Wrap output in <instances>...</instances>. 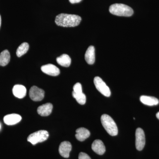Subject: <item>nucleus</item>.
<instances>
[{
  "instance_id": "1",
  "label": "nucleus",
  "mask_w": 159,
  "mask_h": 159,
  "mask_svg": "<svg viewBox=\"0 0 159 159\" xmlns=\"http://www.w3.org/2000/svg\"><path fill=\"white\" fill-rule=\"evenodd\" d=\"M81 21V18L76 15L61 13L55 19L57 25L63 27H74L78 26Z\"/></svg>"
},
{
  "instance_id": "2",
  "label": "nucleus",
  "mask_w": 159,
  "mask_h": 159,
  "mask_svg": "<svg viewBox=\"0 0 159 159\" xmlns=\"http://www.w3.org/2000/svg\"><path fill=\"white\" fill-rule=\"evenodd\" d=\"M109 11L112 14L117 16H130L133 14L134 11L131 7L122 4H115L111 5Z\"/></svg>"
},
{
  "instance_id": "3",
  "label": "nucleus",
  "mask_w": 159,
  "mask_h": 159,
  "mask_svg": "<svg viewBox=\"0 0 159 159\" xmlns=\"http://www.w3.org/2000/svg\"><path fill=\"white\" fill-rule=\"evenodd\" d=\"M101 121L102 126L109 134L112 136L118 134V127L111 117L106 114H104L101 117Z\"/></svg>"
},
{
  "instance_id": "4",
  "label": "nucleus",
  "mask_w": 159,
  "mask_h": 159,
  "mask_svg": "<svg viewBox=\"0 0 159 159\" xmlns=\"http://www.w3.org/2000/svg\"><path fill=\"white\" fill-rule=\"evenodd\" d=\"M48 132L45 130L37 131L31 134L28 137V142H30L33 145H35L37 143L44 142L48 138Z\"/></svg>"
},
{
  "instance_id": "5",
  "label": "nucleus",
  "mask_w": 159,
  "mask_h": 159,
  "mask_svg": "<svg viewBox=\"0 0 159 159\" xmlns=\"http://www.w3.org/2000/svg\"><path fill=\"white\" fill-rule=\"evenodd\" d=\"M94 84L99 92L106 97H110L111 92L109 88L100 77H96L94 79Z\"/></svg>"
},
{
  "instance_id": "6",
  "label": "nucleus",
  "mask_w": 159,
  "mask_h": 159,
  "mask_svg": "<svg viewBox=\"0 0 159 159\" xmlns=\"http://www.w3.org/2000/svg\"><path fill=\"white\" fill-rule=\"evenodd\" d=\"M135 145L137 150L142 151L145 144V134L142 128H138L135 133Z\"/></svg>"
},
{
  "instance_id": "7",
  "label": "nucleus",
  "mask_w": 159,
  "mask_h": 159,
  "mask_svg": "<svg viewBox=\"0 0 159 159\" xmlns=\"http://www.w3.org/2000/svg\"><path fill=\"white\" fill-rule=\"evenodd\" d=\"M45 92L42 89L33 86L29 91V97L34 101H41L44 97Z\"/></svg>"
},
{
  "instance_id": "8",
  "label": "nucleus",
  "mask_w": 159,
  "mask_h": 159,
  "mask_svg": "<svg viewBox=\"0 0 159 159\" xmlns=\"http://www.w3.org/2000/svg\"><path fill=\"white\" fill-rule=\"evenodd\" d=\"M41 70L45 74L52 76H57L60 73L59 69L56 66L51 64L42 66L41 67Z\"/></svg>"
},
{
  "instance_id": "9",
  "label": "nucleus",
  "mask_w": 159,
  "mask_h": 159,
  "mask_svg": "<svg viewBox=\"0 0 159 159\" xmlns=\"http://www.w3.org/2000/svg\"><path fill=\"white\" fill-rule=\"evenodd\" d=\"M72 149V145L70 142L65 141L61 142L59 147L60 154L63 157L67 158L70 156V153Z\"/></svg>"
},
{
  "instance_id": "10",
  "label": "nucleus",
  "mask_w": 159,
  "mask_h": 159,
  "mask_svg": "<svg viewBox=\"0 0 159 159\" xmlns=\"http://www.w3.org/2000/svg\"><path fill=\"white\" fill-rule=\"evenodd\" d=\"M22 117L16 114L6 115L4 118V122L6 125H15L21 120Z\"/></svg>"
},
{
  "instance_id": "11",
  "label": "nucleus",
  "mask_w": 159,
  "mask_h": 159,
  "mask_svg": "<svg viewBox=\"0 0 159 159\" xmlns=\"http://www.w3.org/2000/svg\"><path fill=\"white\" fill-rule=\"evenodd\" d=\"M92 148L94 152L99 155H102L105 152V145L102 141L100 140H96L94 141L92 144Z\"/></svg>"
},
{
  "instance_id": "12",
  "label": "nucleus",
  "mask_w": 159,
  "mask_h": 159,
  "mask_svg": "<svg viewBox=\"0 0 159 159\" xmlns=\"http://www.w3.org/2000/svg\"><path fill=\"white\" fill-rule=\"evenodd\" d=\"M53 105L51 103H47L40 106L37 109L38 113L42 116H48L52 112Z\"/></svg>"
},
{
  "instance_id": "13",
  "label": "nucleus",
  "mask_w": 159,
  "mask_h": 159,
  "mask_svg": "<svg viewBox=\"0 0 159 159\" xmlns=\"http://www.w3.org/2000/svg\"><path fill=\"white\" fill-rule=\"evenodd\" d=\"M12 93L15 97L19 99H22L26 96L27 89L24 86L16 84L12 89Z\"/></svg>"
},
{
  "instance_id": "14",
  "label": "nucleus",
  "mask_w": 159,
  "mask_h": 159,
  "mask_svg": "<svg viewBox=\"0 0 159 159\" xmlns=\"http://www.w3.org/2000/svg\"><path fill=\"white\" fill-rule=\"evenodd\" d=\"M76 134L75 135L76 139L77 140L83 142L89 137L90 132L88 129L83 127H80L77 129L76 131Z\"/></svg>"
},
{
  "instance_id": "15",
  "label": "nucleus",
  "mask_w": 159,
  "mask_h": 159,
  "mask_svg": "<svg viewBox=\"0 0 159 159\" xmlns=\"http://www.w3.org/2000/svg\"><path fill=\"white\" fill-rule=\"evenodd\" d=\"M85 59L88 64H93L95 61V48L93 46H90L86 51Z\"/></svg>"
},
{
  "instance_id": "16",
  "label": "nucleus",
  "mask_w": 159,
  "mask_h": 159,
  "mask_svg": "<svg viewBox=\"0 0 159 159\" xmlns=\"http://www.w3.org/2000/svg\"><path fill=\"white\" fill-rule=\"evenodd\" d=\"M140 101L145 105L150 106L157 105L159 104L158 99L154 97L149 96H142L140 97Z\"/></svg>"
},
{
  "instance_id": "17",
  "label": "nucleus",
  "mask_w": 159,
  "mask_h": 159,
  "mask_svg": "<svg viewBox=\"0 0 159 159\" xmlns=\"http://www.w3.org/2000/svg\"><path fill=\"white\" fill-rule=\"evenodd\" d=\"M56 61L57 63L60 65L66 67L70 66L71 64L70 57L66 54H63L61 55L60 57H57Z\"/></svg>"
},
{
  "instance_id": "18",
  "label": "nucleus",
  "mask_w": 159,
  "mask_h": 159,
  "mask_svg": "<svg viewBox=\"0 0 159 159\" xmlns=\"http://www.w3.org/2000/svg\"><path fill=\"white\" fill-rule=\"evenodd\" d=\"M10 55L9 51L6 50L0 54V66H5L10 61Z\"/></svg>"
},
{
  "instance_id": "19",
  "label": "nucleus",
  "mask_w": 159,
  "mask_h": 159,
  "mask_svg": "<svg viewBox=\"0 0 159 159\" xmlns=\"http://www.w3.org/2000/svg\"><path fill=\"white\" fill-rule=\"evenodd\" d=\"M29 44L27 43H22L18 47L16 51V55L18 57H20L24 54L27 53L29 49Z\"/></svg>"
},
{
  "instance_id": "20",
  "label": "nucleus",
  "mask_w": 159,
  "mask_h": 159,
  "mask_svg": "<svg viewBox=\"0 0 159 159\" xmlns=\"http://www.w3.org/2000/svg\"><path fill=\"white\" fill-rule=\"evenodd\" d=\"M72 95H73V97L76 99L77 102L79 104H81V105H84L85 104L86 100L85 94H84L83 93H76L73 92Z\"/></svg>"
},
{
  "instance_id": "21",
  "label": "nucleus",
  "mask_w": 159,
  "mask_h": 159,
  "mask_svg": "<svg viewBox=\"0 0 159 159\" xmlns=\"http://www.w3.org/2000/svg\"><path fill=\"white\" fill-rule=\"evenodd\" d=\"M73 89H74L73 92L76 93H82V86L80 83H77L74 85Z\"/></svg>"
},
{
  "instance_id": "22",
  "label": "nucleus",
  "mask_w": 159,
  "mask_h": 159,
  "mask_svg": "<svg viewBox=\"0 0 159 159\" xmlns=\"http://www.w3.org/2000/svg\"><path fill=\"white\" fill-rule=\"evenodd\" d=\"M78 158L79 159H91L88 155L83 152L80 153Z\"/></svg>"
},
{
  "instance_id": "23",
  "label": "nucleus",
  "mask_w": 159,
  "mask_h": 159,
  "mask_svg": "<svg viewBox=\"0 0 159 159\" xmlns=\"http://www.w3.org/2000/svg\"><path fill=\"white\" fill-rule=\"evenodd\" d=\"M82 0H69L70 2L72 4H75V3H78L80 2Z\"/></svg>"
},
{
  "instance_id": "24",
  "label": "nucleus",
  "mask_w": 159,
  "mask_h": 159,
  "mask_svg": "<svg viewBox=\"0 0 159 159\" xmlns=\"http://www.w3.org/2000/svg\"><path fill=\"white\" fill-rule=\"evenodd\" d=\"M156 116L157 118L158 119H159V112L157 113L156 114Z\"/></svg>"
},
{
  "instance_id": "25",
  "label": "nucleus",
  "mask_w": 159,
  "mask_h": 159,
  "mask_svg": "<svg viewBox=\"0 0 159 159\" xmlns=\"http://www.w3.org/2000/svg\"><path fill=\"white\" fill-rule=\"evenodd\" d=\"M1 22H2V19H1V15H0V27H1Z\"/></svg>"
},
{
  "instance_id": "26",
  "label": "nucleus",
  "mask_w": 159,
  "mask_h": 159,
  "mask_svg": "<svg viewBox=\"0 0 159 159\" xmlns=\"http://www.w3.org/2000/svg\"><path fill=\"white\" fill-rule=\"evenodd\" d=\"M1 124H0V129H1Z\"/></svg>"
}]
</instances>
